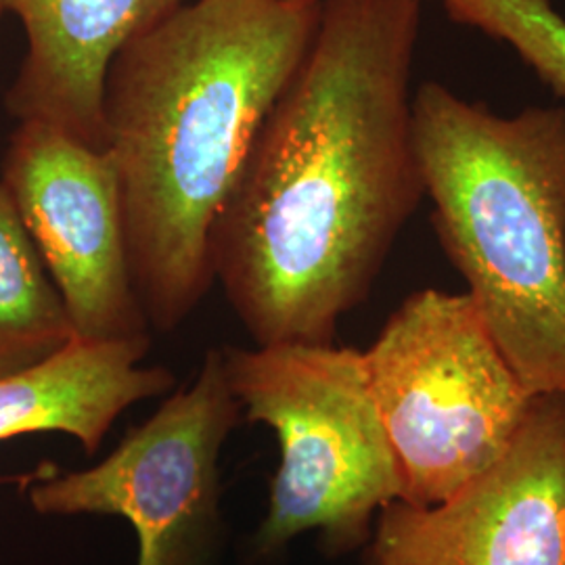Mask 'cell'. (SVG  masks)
<instances>
[{"label": "cell", "mask_w": 565, "mask_h": 565, "mask_svg": "<svg viewBox=\"0 0 565 565\" xmlns=\"http://www.w3.org/2000/svg\"><path fill=\"white\" fill-rule=\"evenodd\" d=\"M424 0H321L212 239L256 345L333 343L425 195L411 74Z\"/></svg>", "instance_id": "obj_1"}, {"label": "cell", "mask_w": 565, "mask_h": 565, "mask_svg": "<svg viewBox=\"0 0 565 565\" xmlns=\"http://www.w3.org/2000/svg\"><path fill=\"white\" fill-rule=\"evenodd\" d=\"M321 0H195L126 44L103 86L132 281L172 333L216 281L212 239Z\"/></svg>", "instance_id": "obj_2"}, {"label": "cell", "mask_w": 565, "mask_h": 565, "mask_svg": "<svg viewBox=\"0 0 565 565\" xmlns=\"http://www.w3.org/2000/svg\"><path fill=\"white\" fill-rule=\"evenodd\" d=\"M413 141L446 256L532 396L565 394V109L497 116L440 82Z\"/></svg>", "instance_id": "obj_3"}, {"label": "cell", "mask_w": 565, "mask_h": 565, "mask_svg": "<svg viewBox=\"0 0 565 565\" xmlns=\"http://www.w3.org/2000/svg\"><path fill=\"white\" fill-rule=\"evenodd\" d=\"M223 359L245 419L270 427L281 450L254 553L277 555L312 530L327 555L366 548L380 511L401 499V480L363 352L279 343L223 348Z\"/></svg>", "instance_id": "obj_4"}, {"label": "cell", "mask_w": 565, "mask_h": 565, "mask_svg": "<svg viewBox=\"0 0 565 565\" xmlns=\"http://www.w3.org/2000/svg\"><path fill=\"white\" fill-rule=\"evenodd\" d=\"M363 359L408 505L443 503L497 463L534 398L467 291L408 296Z\"/></svg>", "instance_id": "obj_5"}, {"label": "cell", "mask_w": 565, "mask_h": 565, "mask_svg": "<svg viewBox=\"0 0 565 565\" xmlns=\"http://www.w3.org/2000/svg\"><path fill=\"white\" fill-rule=\"evenodd\" d=\"M243 419L207 350L195 382L130 427L102 463L57 473L42 465L28 499L41 515H114L139 539L137 565H214L223 541L221 452Z\"/></svg>", "instance_id": "obj_6"}, {"label": "cell", "mask_w": 565, "mask_h": 565, "mask_svg": "<svg viewBox=\"0 0 565 565\" xmlns=\"http://www.w3.org/2000/svg\"><path fill=\"white\" fill-rule=\"evenodd\" d=\"M74 333L149 338L126 247L120 182L105 149L42 121H20L0 170Z\"/></svg>", "instance_id": "obj_7"}, {"label": "cell", "mask_w": 565, "mask_h": 565, "mask_svg": "<svg viewBox=\"0 0 565 565\" xmlns=\"http://www.w3.org/2000/svg\"><path fill=\"white\" fill-rule=\"evenodd\" d=\"M373 565H565V394H539L503 457L443 503L392 501Z\"/></svg>", "instance_id": "obj_8"}, {"label": "cell", "mask_w": 565, "mask_h": 565, "mask_svg": "<svg viewBox=\"0 0 565 565\" xmlns=\"http://www.w3.org/2000/svg\"><path fill=\"white\" fill-rule=\"evenodd\" d=\"M182 0H0L18 15L28 51L7 90L20 121H42L105 149L103 86L126 44L172 15Z\"/></svg>", "instance_id": "obj_9"}, {"label": "cell", "mask_w": 565, "mask_h": 565, "mask_svg": "<svg viewBox=\"0 0 565 565\" xmlns=\"http://www.w3.org/2000/svg\"><path fill=\"white\" fill-rule=\"evenodd\" d=\"M151 338H74L41 363L0 377V443L57 431L93 457L132 404L168 394L177 380L166 366H141ZM4 482V478H0Z\"/></svg>", "instance_id": "obj_10"}, {"label": "cell", "mask_w": 565, "mask_h": 565, "mask_svg": "<svg viewBox=\"0 0 565 565\" xmlns=\"http://www.w3.org/2000/svg\"><path fill=\"white\" fill-rule=\"evenodd\" d=\"M76 338L55 282L0 182V377Z\"/></svg>", "instance_id": "obj_11"}, {"label": "cell", "mask_w": 565, "mask_h": 565, "mask_svg": "<svg viewBox=\"0 0 565 565\" xmlns=\"http://www.w3.org/2000/svg\"><path fill=\"white\" fill-rule=\"evenodd\" d=\"M448 18L505 42L565 99V20L551 0H443Z\"/></svg>", "instance_id": "obj_12"}, {"label": "cell", "mask_w": 565, "mask_h": 565, "mask_svg": "<svg viewBox=\"0 0 565 565\" xmlns=\"http://www.w3.org/2000/svg\"><path fill=\"white\" fill-rule=\"evenodd\" d=\"M364 565H373V564H371V562H369V559H364Z\"/></svg>", "instance_id": "obj_13"}, {"label": "cell", "mask_w": 565, "mask_h": 565, "mask_svg": "<svg viewBox=\"0 0 565 565\" xmlns=\"http://www.w3.org/2000/svg\"><path fill=\"white\" fill-rule=\"evenodd\" d=\"M0 15H2V7H0Z\"/></svg>", "instance_id": "obj_14"}]
</instances>
